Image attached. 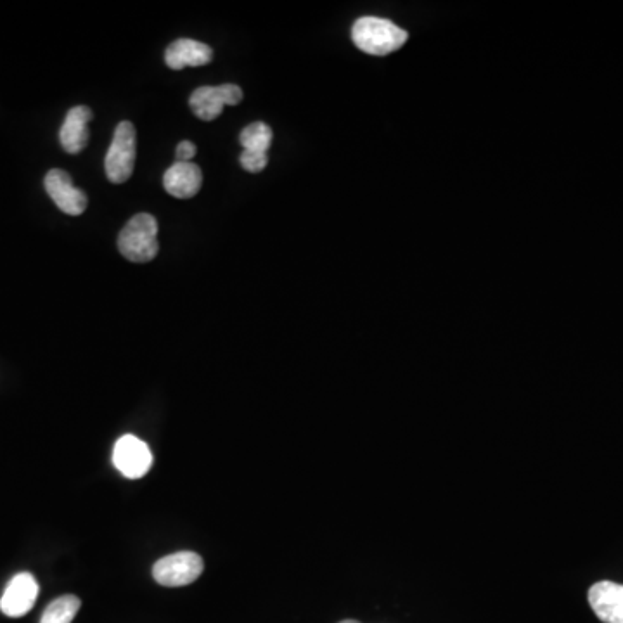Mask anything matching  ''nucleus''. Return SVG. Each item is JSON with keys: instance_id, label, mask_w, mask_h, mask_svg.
<instances>
[{"instance_id": "1", "label": "nucleus", "mask_w": 623, "mask_h": 623, "mask_svg": "<svg viewBox=\"0 0 623 623\" xmlns=\"http://www.w3.org/2000/svg\"><path fill=\"white\" fill-rule=\"evenodd\" d=\"M118 250L134 264L155 260L160 251L158 220L149 213L134 215L118 236Z\"/></svg>"}, {"instance_id": "2", "label": "nucleus", "mask_w": 623, "mask_h": 623, "mask_svg": "<svg viewBox=\"0 0 623 623\" xmlns=\"http://www.w3.org/2000/svg\"><path fill=\"white\" fill-rule=\"evenodd\" d=\"M409 35L392 21L381 18H360L352 28V40L360 51L373 56H386L399 51Z\"/></svg>"}, {"instance_id": "3", "label": "nucleus", "mask_w": 623, "mask_h": 623, "mask_svg": "<svg viewBox=\"0 0 623 623\" xmlns=\"http://www.w3.org/2000/svg\"><path fill=\"white\" fill-rule=\"evenodd\" d=\"M135 155H137L135 127L130 122H120L104 160L106 177L113 184L127 182L134 174Z\"/></svg>"}, {"instance_id": "4", "label": "nucleus", "mask_w": 623, "mask_h": 623, "mask_svg": "<svg viewBox=\"0 0 623 623\" xmlns=\"http://www.w3.org/2000/svg\"><path fill=\"white\" fill-rule=\"evenodd\" d=\"M205 563L200 554L180 551L158 559L153 566V577L165 587H184L200 579Z\"/></svg>"}, {"instance_id": "5", "label": "nucleus", "mask_w": 623, "mask_h": 623, "mask_svg": "<svg viewBox=\"0 0 623 623\" xmlns=\"http://www.w3.org/2000/svg\"><path fill=\"white\" fill-rule=\"evenodd\" d=\"M113 464L123 476H127L130 480H139L142 476L148 475L149 469L153 466V452L141 438L123 435L116 440Z\"/></svg>"}, {"instance_id": "6", "label": "nucleus", "mask_w": 623, "mask_h": 623, "mask_svg": "<svg viewBox=\"0 0 623 623\" xmlns=\"http://www.w3.org/2000/svg\"><path fill=\"white\" fill-rule=\"evenodd\" d=\"M243 101V90L238 85L224 84L217 87H200L193 92L189 106L203 122L219 118L224 106H236Z\"/></svg>"}, {"instance_id": "7", "label": "nucleus", "mask_w": 623, "mask_h": 623, "mask_svg": "<svg viewBox=\"0 0 623 623\" xmlns=\"http://www.w3.org/2000/svg\"><path fill=\"white\" fill-rule=\"evenodd\" d=\"M37 598H39V582L32 573H18L7 584L6 591L0 598V611L6 617H25L28 611H32Z\"/></svg>"}, {"instance_id": "8", "label": "nucleus", "mask_w": 623, "mask_h": 623, "mask_svg": "<svg viewBox=\"0 0 623 623\" xmlns=\"http://www.w3.org/2000/svg\"><path fill=\"white\" fill-rule=\"evenodd\" d=\"M44 186L51 200L66 215L77 217L87 210V196L73 186L70 174H66L65 170H51L45 175Z\"/></svg>"}, {"instance_id": "9", "label": "nucleus", "mask_w": 623, "mask_h": 623, "mask_svg": "<svg viewBox=\"0 0 623 623\" xmlns=\"http://www.w3.org/2000/svg\"><path fill=\"white\" fill-rule=\"evenodd\" d=\"M589 604L601 622L623 623V585L608 580L592 585Z\"/></svg>"}, {"instance_id": "10", "label": "nucleus", "mask_w": 623, "mask_h": 623, "mask_svg": "<svg viewBox=\"0 0 623 623\" xmlns=\"http://www.w3.org/2000/svg\"><path fill=\"white\" fill-rule=\"evenodd\" d=\"M163 186L170 196L179 198V200H189L200 193L201 186H203L201 168L193 161L189 163L175 161L174 165L163 175Z\"/></svg>"}, {"instance_id": "11", "label": "nucleus", "mask_w": 623, "mask_h": 623, "mask_svg": "<svg viewBox=\"0 0 623 623\" xmlns=\"http://www.w3.org/2000/svg\"><path fill=\"white\" fill-rule=\"evenodd\" d=\"M92 118H94V113L89 106H75L68 111L65 123L59 132V141L66 153L78 155L80 151H84L90 135L87 125Z\"/></svg>"}, {"instance_id": "12", "label": "nucleus", "mask_w": 623, "mask_h": 623, "mask_svg": "<svg viewBox=\"0 0 623 623\" xmlns=\"http://www.w3.org/2000/svg\"><path fill=\"white\" fill-rule=\"evenodd\" d=\"M212 59V47L193 39L175 40L174 44L168 45L165 52V63L172 70H184L187 66H205Z\"/></svg>"}, {"instance_id": "13", "label": "nucleus", "mask_w": 623, "mask_h": 623, "mask_svg": "<svg viewBox=\"0 0 623 623\" xmlns=\"http://www.w3.org/2000/svg\"><path fill=\"white\" fill-rule=\"evenodd\" d=\"M80 606H82V601L77 596L73 594L61 596L45 608L40 623H71L73 618L77 617Z\"/></svg>"}, {"instance_id": "14", "label": "nucleus", "mask_w": 623, "mask_h": 623, "mask_svg": "<svg viewBox=\"0 0 623 623\" xmlns=\"http://www.w3.org/2000/svg\"><path fill=\"white\" fill-rule=\"evenodd\" d=\"M272 139H274L272 129L264 122L251 123L239 135L243 151H257V153H267L272 146Z\"/></svg>"}, {"instance_id": "15", "label": "nucleus", "mask_w": 623, "mask_h": 623, "mask_svg": "<svg viewBox=\"0 0 623 623\" xmlns=\"http://www.w3.org/2000/svg\"><path fill=\"white\" fill-rule=\"evenodd\" d=\"M239 161H241V167L245 168L246 172L258 174L267 167L269 156L267 153H257V151H243Z\"/></svg>"}, {"instance_id": "16", "label": "nucleus", "mask_w": 623, "mask_h": 623, "mask_svg": "<svg viewBox=\"0 0 623 623\" xmlns=\"http://www.w3.org/2000/svg\"><path fill=\"white\" fill-rule=\"evenodd\" d=\"M194 156H196V146H194V142H179V146H177V161L189 163V161L193 160Z\"/></svg>"}, {"instance_id": "17", "label": "nucleus", "mask_w": 623, "mask_h": 623, "mask_svg": "<svg viewBox=\"0 0 623 623\" xmlns=\"http://www.w3.org/2000/svg\"><path fill=\"white\" fill-rule=\"evenodd\" d=\"M340 623H360V622H357V620H343V622H340Z\"/></svg>"}]
</instances>
